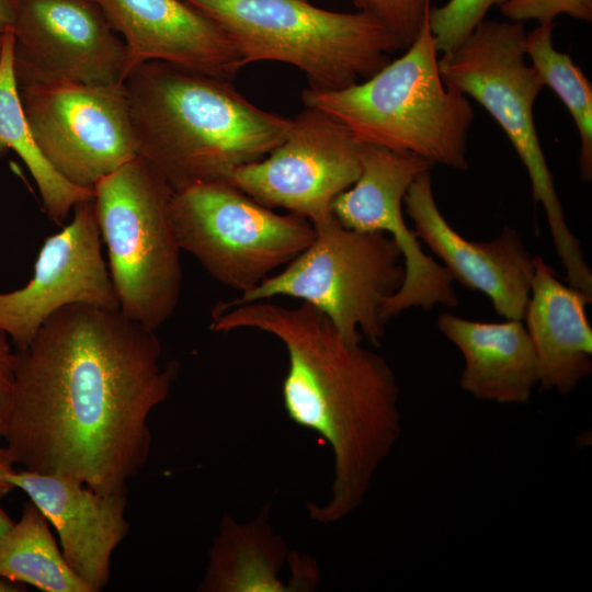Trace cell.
Masks as SVG:
<instances>
[{
  "instance_id": "obj_9",
  "label": "cell",
  "mask_w": 592,
  "mask_h": 592,
  "mask_svg": "<svg viewBox=\"0 0 592 592\" xmlns=\"http://www.w3.org/2000/svg\"><path fill=\"white\" fill-rule=\"evenodd\" d=\"M171 210L181 250L240 294L287 265L316 234L307 218L278 214L226 182L174 191Z\"/></svg>"
},
{
  "instance_id": "obj_24",
  "label": "cell",
  "mask_w": 592,
  "mask_h": 592,
  "mask_svg": "<svg viewBox=\"0 0 592 592\" xmlns=\"http://www.w3.org/2000/svg\"><path fill=\"white\" fill-rule=\"evenodd\" d=\"M505 0H448L430 9L429 24L439 53L455 49L485 20L488 11Z\"/></svg>"
},
{
  "instance_id": "obj_16",
  "label": "cell",
  "mask_w": 592,
  "mask_h": 592,
  "mask_svg": "<svg viewBox=\"0 0 592 592\" xmlns=\"http://www.w3.org/2000/svg\"><path fill=\"white\" fill-rule=\"evenodd\" d=\"M42 511L59 537L62 556L90 592L110 581L111 559L126 537V492L101 493L66 475L14 470L10 477Z\"/></svg>"
},
{
  "instance_id": "obj_32",
  "label": "cell",
  "mask_w": 592,
  "mask_h": 592,
  "mask_svg": "<svg viewBox=\"0 0 592 592\" xmlns=\"http://www.w3.org/2000/svg\"><path fill=\"white\" fill-rule=\"evenodd\" d=\"M4 33L0 34V61H1V57H2V50H3Z\"/></svg>"
},
{
  "instance_id": "obj_22",
  "label": "cell",
  "mask_w": 592,
  "mask_h": 592,
  "mask_svg": "<svg viewBox=\"0 0 592 592\" xmlns=\"http://www.w3.org/2000/svg\"><path fill=\"white\" fill-rule=\"evenodd\" d=\"M49 522L30 500L0 539V577L44 592H90L66 562Z\"/></svg>"
},
{
  "instance_id": "obj_5",
  "label": "cell",
  "mask_w": 592,
  "mask_h": 592,
  "mask_svg": "<svg viewBox=\"0 0 592 592\" xmlns=\"http://www.w3.org/2000/svg\"><path fill=\"white\" fill-rule=\"evenodd\" d=\"M217 24L243 66L277 61L299 69L309 88L342 89L367 79L406 49L377 19L309 0H184Z\"/></svg>"
},
{
  "instance_id": "obj_10",
  "label": "cell",
  "mask_w": 592,
  "mask_h": 592,
  "mask_svg": "<svg viewBox=\"0 0 592 592\" xmlns=\"http://www.w3.org/2000/svg\"><path fill=\"white\" fill-rule=\"evenodd\" d=\"M30 130L54 170L90 189L137 156L123 84L69 81L19 86Z\"/></svg>"
},
{
  "instance_id": "obj_3",
  "label": "cell",
  "mask_w": 592,
  "mask_h": 592,
  "mask_svg": "<svg viewBox=\"0 0 592 592\" xmlns=\"http://www.w3.org/2000/svg\"><path fill=\"white\" fill-rule=\"evenodd\" d=\"M124 87L137 155L173 191L224 182L267 156L291 125L254 105L230 80L167 62L137 65Z\"/></svg>"
},
{
  "instance_id": "obj_31",
  "label": "cell",
  "mask_w": 592,
  "mask_h": 592,
  "mask_svg": "<svg viewBox=\"0 0 592 592\" xmlns=\"http://www.w3.org/2000/svg\"><path fill=\"white\" fill-rule=\"evenodd\" d=\"M14 524V521L7 514V512L0 506V539Z\"/></svg>"
},
{
  "instance_id": "obj_18",
  "label": "cell",
  "mask_w": 592,
  "mask_h": 592,
  "mask_svg": "<svg viewBox=\"0 0 592 592\" xmlns=\"http://www.w3.org/2000/svg\"><path fill=\"white\" fill-rule=\"evenodd\" d=\"M592 297L562 284L534 257L531 295L524 314L538 364L540 391L571 394L592 373V328L585 307Z\"/></svg>"
},
{
  "instance_id": "obj_25",
  "label": "cell",
  "mask_w": 592,
  "mask_h": 592,
  "mask_svg": "<svg viewBox=\"0 0 592 592\" xmlns=\"http://www.w3.org/2000/svg\"><path fill=\"white\" fill-rule=\"evenodd\" d=\"M358 11L371 14L407 48L418 36L431 9L430 0H351Z\"/></svg>"
},
{
  "instance_id": "obj_30",
  "label": "cell",
  "mask_w": 592,
  "mask_h": 592,
  "mask_svg": "<svg viewBox=\"0 0 592 592\" xmlns=\"http://www.w3.org/2000/svg\"><path fill=\"white\" fill-rule=\"evenodd\" d=\"M27 591L24 583L14 582L0 577V592H24Z\"/></svg>"
},
{
  "instance_id": "obj_7",
  "label": "cell",
  "mask_w": 592,
  "mask_h": 592,
  "mask_svg": "<svg viewBox=\"0 0 592 592\" xmlns=\"http://www.w3.org/2000/svg\"><path fill=\"white\" fill-rule=\"evenodd\" d=\"M173 193L166 179L138 155L93 187L118 309L151 330L173 316L182 288Z\"/></svg>"
},
{
  "instance_id": "obj_20",
  "label": "cell",
  "mask_w": 592,
  "mask_h": 592,
  "mask_svg": "<svg viewBox=\"0 0 592 592\" xmlns=\"http://www.w3.org/2000/svg\"><path fill=\"white\" fill-rule=\"evenodd\" d=\"M267 502L252 521L240 524L224 514L209 549L201 592H286L278 578L288 547L269 524Z\"/></svg>"
},
{
  "instance_id": "obj_2",
  "label": "cell",
  "mask_w": 592,
  "mask_h": 592,
  "mask_svg": "<svg viewBox=\"0 0 592 592\" xmlns=\"http://www.w3.org/2000/svg\"><path fill=\"white\" fill-rule=\"evenodd\" d=\"M210 329H255L284 344L285 411L295 424L318 433L334 459L331 497L325 504L308 502V514L331 524L353 513L401 434L399 387L387 361L348 342L323 312L304 301L297 307L221 301L212 311Z\"/></svg>"
},
{
  "instance_id": "obj_8",
  "label": "cell",
  "mask_w": 592,
  "mask_h": 592,
  "mask_svg": "<svg viewBox=\"0 0 592 592\" xmlns=\"http://www.w3.org/2000/svg\"><path fill=\"white\" fill-rule=\"evenodd\" d=\"M312 225L315 238L301 253L228 303L297 298L323 312L348 342L364 337L379 345L382 307L405 278L399 248L388 234L346 228L333 214Z\"/></svg>"
},
{
  "instance_id": "obj_12",
  "label": "cell",
  "mask_w": 592,
  "mask_h": 592,
  "mask_svg": "<svg viewBox=\"0 0 592 592\" xmlns=\"http://www.w3.org/2000/svg\"><path fill=\"white\" fill-rule=\"evenodd\" d=\"M430 169L431 164L418 156L363 144L357 180L332 203V214L344 227L389 234L401 252L405 278L382 307L385 323L408 308L458 305L452 275L423 251L402 215L409 186Z\"/></svg>"
},
{
  "instance_id": "obj_26",
  "label": "cell",
  "mask_w": 592,
  "mask_h": 592,
  "mask_svg": "<svg viewBox=\"0 0 592 592\" xmlns=\"http://www.w3.org/2000/svg\"><path fill=\"white\" fill-rule=\"evenodd\" d=\"M501 13L510 21L536 20L538 24L553 23L562 14L584 22L592 21V0H505Z\"/></svg>"
},
{
  "instance_id": "obj_19",
  "label": "cell",
  "mask_w": 592,
  "mask_h": 592,
  "mask_svg": "<svg viewBox=\"0 0 592 592\" xmlns=\"http://www.w3.org/2000/svg\"><path fill=\"white\" fill-rule=\"evenodd\" d=\"M437 328L463 355L459 386L465 392L500 405L530 400L538 385V364L522 320L480 322L444 312Z\"/></svg>"
},
{
  "instance_id": "obj_13",
  "label": "cell",
  "mask_w": 592,
  "mask_h": 592,
  "mask_svg": "<svg viewBox=\"0 0 592 592\" xmlns=\"http://www.w3.org/2000/svg\"><path fill=\"white\" fill-rule=\"evenodd\" d=\"M18 86L123 84L128 49L94 0H18L12 27Z\"/></svg>"
},
{
  "instance_id": "obj_21",
  "label": "cell",
  "mask_w": 592,
  "mask_h": 592,
  "mask_svg": "<svg viewBox=\"0 0 592 592\" xmlns=\"http://www.w3.org/2000/svg\"><path fill=\"white\" fill-rule=\"evenodd\" d=\"M12 30L4 33L0 61V153L14 150L32 174L47 216L61 224L75 206L93 197L60 177L37 146L25 118L13 64Z\"/></svg>"
},
{
  "instance_id": "obj_27",
  "label": "cell",
  "mask_w": 592,
  "mask_h": 592,
  "mask_svg": "<svg viewBox=\"0 0 592 592\" xmlns=\"http://www.w3.org/2000/svg\"><path fill=\"white\" fill-rule=\"evenodd\" d=\"M16 352L8 334L0 330V437L3 436L13 397Z\"/></svg>"
},
{
  "instance_id": "obj_1",
  "label": "cell",
  "mask_w": 592,
  "mask_h": 592,
  "mask_svg": "<svg viewBox=\"0 0 592 592\" xmlns=\"http://www.w3.org/2000/svg\"><path fill=\"white\" fill-rule=\"evenodd\" d=\"M156 330L119 309L73 304L16 350L3 433L13 464L66 475L101 492H126L151 448L148 418L170 395Z\"/></svg>"
},
{
  "instance_id": "obj_4",
  "label": "cell",
  "mask_w": 592,
  "mask_h": 592,
  "mask_svg": "<svg viewBox=\"0 0 592 592\" xmlns=\"http://www.w3.org/2000/svg\"><path fill=\"white\" fill-rule=\"evenodd\" d=\"M304 105L328 114L360 143L423 158L464 171L475 112L468 98L447 87L429 15L397 59L342 89L307 88Z\"/></svg>"
},
{
  "instance_id": "obj_23",
  "label": "cell",
  "mask_w": 592,
  "mask_h": 592,
  "mask_svg": "<svg viewBox=\"0 0 592 592\" xmlns=\"http://www.w3.org/2000/svg\"><path fill=\"white\" fill-rule=\"evenodd\" d=\"M554 24H538L524 41L544 86L549 87L565 104L580 136L579 169L583 181L592 180V86L568 54L557 50L553 41Z\"/></svg>"
},
{
  "instance_id": "obj_15",
  "label": "cell",
  "mask_w": 592,
  "mask_h": 592,
  "mask_svg": "<svg viewBox=\"0 0 592 592\" xmlns=\"http://www.w3.org/2000/svg\"><path fill=\"white\" fill-rule=\"evenodd\" d=\"M403 203L414 232L443 261L453 280L485 294L498 315L508 320H523L531 295L534 258L514 228L505 226L489 241L462 237L435 203L431 170L414 179Z\"/></svg>"
},
{
  "instance_id": "obj_29",
  "label": "cell",
  "mask_w": 592,
  "mask_h": 592,
  "mask_svg": "<svg viewBox=\"0 0 592 592\" xmlns=\"http://www.w3.org/2000/svg\"><path fill=\"white\" fill-rule=\"evenodd\" d=\"M18 0H0V34L12 30L16 18Z\"/></svg>"
},
{
  "instance_id": "obj_14",
  "label": "cell",
  "mask_w": 592,
  "mask_h": 592,
  "mask_svg": "<svg viewBox=\"0 0 592 592\" xmlns=\"http://www.w3.org/2000/svg\"><path fill=\"white\" fill-rule=\"evenodd\" d=\"M73 304L118 309L93 197L78 203L71 221L45 239L29 283L0 293V330L23 350L48 317Z\"/></svg>"
},
{
  "instance_id": "obj_28",
  "label": "cell",
  "mask_w": 592,
  "mask_h": 592,
  "mask_svg": "<svg viewBox=\"0 0 592 592\" xmlns=\"http://www.w3.org/2000/svg\"><path fill=\"white\" fill-rule=\"evenodd\" d=\"M13 471V463L9 457L7 448L0 447V499L15 489L10 479Z\"/></svg>"
},
{
  "instance_id": "obj_6",
  "label": "cell",
  "mask_w": 592,
  "mask_h": 592,
  "mask_svg": "<svg viewBox=\"0 0 592 592\" xmlns=\"http://www.w3.org/2000/svg\"><path fill=\"white\" fill-rule=\"evenodd\" d=\"M525 35L522 22L482 20L455 49L439 57L440 73L447 87L473 98L503 129L527 171L534 203L545 209L569 285L591 296V270L567 226L537 136L534 104L545 86L525 61Z\"/></svg>"
},
{
  "instance_id": "obj_17",
  "label": "cell",
  "mask_w": 592,
  "mask_h": 592,
  "mask_svg": "<svg viewBox=\"0 0 592 592\" xmlns=\"http://www.w3.org/2000/svg\"><path fill=\"white\" fill-rule=\"evenodd\" d=\"M94 1L124 41L133 69L161 61L231 81L244 67L223 30L184 0Z\"/></svg>"
},
{
  "instance_id": "obj_11",
  "label": "cell",
  "mask_w": 592,
  "mask_h": 592,
  "mask_svg": "<svg viewBox=\"0 0 592 592\" xmlns=\"http://www.w3.org/2000/svg\"><path fill=\"white\" fill-rule=\"evenodd\" d=\"M361 145L338 121L305 106L278 146L234 170L224 182L312 224L330 216L334 198L357 180Z\"/></svg>"
}]
</instances>
